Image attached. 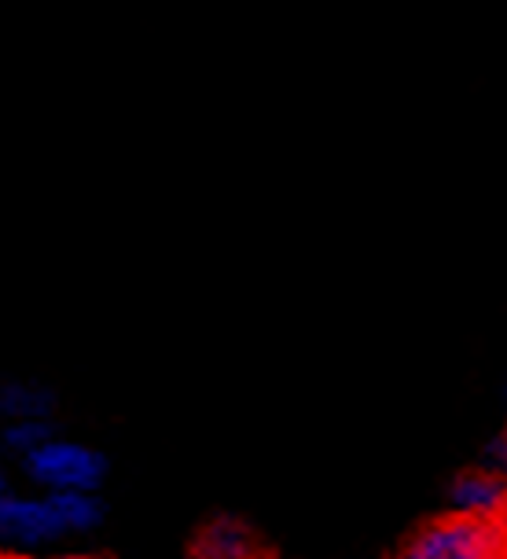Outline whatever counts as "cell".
<instances>
[{
  "instance_id": "cell-1",
  "label": "cell",
  "mask_w": 507,
  "mask_h": 559,
  "mask_svg": "<svg viewBox=\"0 0 507 559\" xmlns=\"http://www.w3.org/2000/svg\"><path fill=\"white\" fill-rule=\"evenodd\" d=\"M37 493H99L107 478V456L82 438L52 435L41 449L19 461Z\"/></svg>"
},
{
  "instance_id": "cell-2",
  "label": "cell",
  "mask_w": 507,
  "mask_h": 559,
  "mask_svg": "<svg viewBox=\"0 0 507 559\" xmlns=\"http://www.w3.org/2000/svg\"><path fill=\"white\" fill-rule=\"evenodd\" d=\"M59 542H67V534L45 493H15V489H8L0 497V556L56 552Z\"/></svg>"
},
{
  "instance_id": "cell-3",
  "label": "cell",
  "mask_w": 507,
  "mask_h": 559,
  "mask_svg": "<svg viewBox=\"0 0 507 559\" xmlns=\"http://www.w3.org/2000/svg\"><path fill=\"white\" fill-rule=\"evenodd\" d=\"M471 552H504V526L467 515H437L412 537L405 559H449Z\"/></svg>"
},
{
  "instance_id": "cell-4",
  "label": "cell",
  "mask_w": 507,
  "mask_h": 559,
  "mask_svg": "<svg viewBox=\"0 0 507 559\" xmlns=\"http://www.w3.org/2000/svg\"><path fill=\"white\" fill-rule=\"evenodd\" d=\"M449 504H452V515L482 519V523H500L504 504H507L504 475L490 472V467L460 472L449 486Z\"/></svg>"
},
{
  "instance_id": "cell-5",
  "label": "cell",
  "mask_w": 507,
  "mask_h": 559,
  "mask_svg": "<svg viewBox=\"0 0 507 559\" xmlns=\"http://www.w3.org/2000/svg\"><path fill=\"white\" fill-rule=\"evenodd\" d=\"M59 397L52 386L34 379H12L0 383V419H52Z\"/></svg>"
},
{
  "instance_id": "cell-6",
  "label": "cell",
  "mask_w": 507,
  "mask_h": 559,
  "mask_svg": "<svg viewBox=\"0 0 507 559\" xmlns=\"http://www.w3.org/2000/svg\"><path fill=\"white\" fill-rule=\"evenodd\" d=\"M198 559H251L254 556V534L251 526L232 515H221L203 526L195 542Z\"/></svg>"
},
{
  "instance_id": "cell-7",
  "label": "cell",
  "mask_w": 507,
  "mask_h": 559,
  "mask_svg": "<svg viewBox=\"0 0 507 559\" xmlns=\"http://www.w3.org/2000/svg\"><path fill=\"white\" fill-rule=\"evenodd\" d=\"M45 497H48V504H52V512L67 537L93 534L107 519V504L99 493H45Z\"/></svg>"
},
{
  "instance_id": "cell-8",
  "label": "cell",
  "mask_w": 507,
  "mask_h": 559,
  "mask_svg": "<svg viewBox=\"0 0 507 559\" xmlns=\"http://www.w3.org/2000/svg\"><path fill=\"white\" fill-rule=\"evenodd\" d=\"M52 435H59L56 419H0V449L15 461H26Z\"/></svg>"
},
{
  "instance_id": "cell-9",
  "label": "cell",
  "mask_w": 507,
  "mask_h": 559,
  "mask_svg": "<svg viewBox=\"0 0 507 559\" xmlns=\"http://www.w3.org/2000/svg\"><path fill=\"white\" fill-rule=\"evenodd\" d=\"M0 559H107L96 552H41V556H0Z\"/></svg>"
},
{
  "instance_id": "cell-10",
  "label": "cell",
  "mask_w": 507,
  "mask_h": 559,
  "mask_svg": "<svg viewBox=\"0 0 507 559\" xmlns=\"http://www.w3.org/2000/svg\"><path fill=\"white\" fill-rule=\"evenodd\" d=\"M449 559H504V552H471V556H449Z\"/></svg>"
},
{
  "instance_id": "cell-11",
  "label": "cell",
  "mask_w": 507,
  "mask_h": 559,
  "mask_svg": "<svg viewBox=\"0 0 507 559\" xmlns=\"http://www.w3.org/2000/svg\"><path fill=\"white\" fill-rule=\"evenodd\" d=\"M8 489H12V486H8V472H4V464H0V497H4Z\"/></svg>"
}]
</instances>
